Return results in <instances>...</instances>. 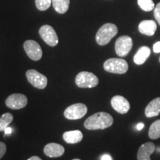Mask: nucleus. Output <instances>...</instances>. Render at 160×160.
Returning a JSON list of instances; mask_svg holds the SVG:
<instances>
[{
	"label": "nucleus",
	"instance_id": "f257e3e1",
	"mask_svg": "<svg viewBox=\"0 0 160 160\" xmlns=\"http://www.w3.org/2000/svg\"><path fill=\"white\" fill-rule=\"evenodd\" d=\"M113 119L111 114L105 112H99L91 116L85 120L84 126L88 130H103L111 127Z\"/></svg>",
	"mask_w": 160,
	"mask_h": 160
},
{
	"label": "nucleus",
	"instance_id": "f03ea898",
	"mask_svg": "<svg viewBox=\"0 0 160 160\" xmlns=\"http://www.w3.org/2000/svg\"><path fill=\"white\" fill-rule=\"evenodd\" d=\"M118 28L112 23H106L97 31L96 35V41L99 45H105L117 34Z\"/></svg>",
	"mask_w": 160,
	"mask_h": 160
},
{
	"label": "nucleus",
	"instance_id": "7ed1b4c3",
	"mask_svg": "<svg viewBox=\"0 0 160 160\" xmlns=\"http://www.w3.org/2000/svg\"><path fill=\"white\" fill-rule=\"evenodd\" d=\"M104 69L109 73L124 74L128 70V65L125 59L111 58L105 62Z\"/></svg>",
	"mask_w": 160,
	"mask_h": 160
},
{
	"label": "nucleus",
	"instance_id": "20e7f679",
	"mask_svg": "<svg viewBox=\"0 0 160 160\" xmlns=\"http://www.w3.org/2000/svg\"><path fill=\"white\" fill-rule=\"evenodd\" d=\"M75 82L81 88H92L99 84V79L93 73L88 71H82L77 74Z\"/></svg>",
	"mask_w": 160,
	"mask_h": 160
},
{
	"label": "nucleus",
	"instance_id": "39448f33",
	"mask_svg": "<svg viewBox=\"0 0 160 160\" xmlns=\"http://www.w3.org/2000/svg\"><path fill=\"white\" fill-rule=\"evenodd\" d=\"M88 112V108L85 104L77 103L68 107L64 111V116L66 119L77 120L85 117Z\"/></svg>",
	"mask_w": 160,
	"mask_h": 160
},
{
	"label": "nucleus",
	"instance_id": "423d86ee",
	"mask_svg": "<svg viewBox=\"0 0 160 160\" xmlns=\"http://www.w3.org/2000/svg\"><path fill=\"white\" fill-rule=\"evenodd\" d=\"M133 40L128 36H122L118 38L115 43V51L119 57H126L131 51Z\"/></svg>",
	"mask_w": 160,
	"mask_h": 160
},
{
	"label": "nucleus",
	"instance_id": "0eeeda50",
	"mask_svg": "<svg viewBox=\"0 0 160 160\" xmlns=\"http://www.w3.org/2000/svg\"><path fill=\"white\" fill-rule=\"evenodd\" d=\"M26 77L28 81L33 87L38 89L45 88L48 84V79L45 75L42 74L39 72L33 69H31L26 72Z\"/></svg>",
	"mask_w": 160,
	"mask_h": 160
},
{
	"label": "nucleus",
	"instance_id": "6e6552de",
	"mask_svg": "<svg viewBox=\"0 0 160 160\" xmlns=\"http://www.w3.org/2000/svg\"><path fill=\"white\" fill-rule=\"evenodd\" d=\"M26 54L33 61H38L42 57V50L39 44L34 40H27L23 45Z\"/></svg>",
	"mask_w": 160,
	"mask_h": 160
},
{
	"label": "nucleus",
	"instance_id": "1a4fd4ad",
	"mask_svg": "<svg viewBox=\"0 0 160 160\" xmlns=\"http://www.w3.org/2000/svg\"><path fill=\"white\" fill-rule=\"evenodd\" d=\"M39 33L44 42H45V43L51 47H54L59 43V39H58L57 33L51 26L48 25L42 26Z\"/></svg>",
	"mask_w": 160,
	"mask_h": 160
},
{
	"label": "nucleus",
	"instance_id": "9d476101",
	"mask_svg": "<svg viewBox=\"0 0 160 160\" xmlns=\"http://www.w3.org/2000/svg\"><path fill=\"white\" fill-rule=\"evenodd\" d=\"M28 104V98L21 93L10 95L5 100V105L9 108L19 110L25 108Z\"/></svg>",
	"mask_w": 160,
	"mask_h": 160
},
{
	"label": "nucleus",
	"instance_id": "9b49d317",
	"mask_svg": "<svg viewBox=\"0 0 160 160\" xmlns=\"http://www.w3.org/2000/svg\"><path fill=\"white\" fill-rule=\"evenodd\" d=\"M111 106L116 111L121 114H125L130 110V103L127 99L122 96H114L111 99Z\"/></svg>",
	"mask_w": 160,
	"mask_h": 160
},
{
	"label": "nucleus",
	"instance_id": "f8f14e48",
	"mask_svg": "<svg viewBox=\"0 0 160 160\" xmlns=\"http://www.w3.org/2000/svg\"><path fill=\"white\" fill-rule=\"evenodd\" d=\"M155 145L151 142L142 144L138 151L137 160H151L150 157L155 151Z\"/></svg>",
	"mask_w": 160,
	"mask_h": 160
},
{
	"label": "nucleus",
	"instance_id": "ddd939ff",
	"mask_svg": "<svg viewBox=\"0 0 160 160\" xmlns=\"http://www.w3.org/2000/svg\"><path fill=\"white\" fill-rule=\"evenodd\" d=\"M44 153L48 157H59L64 154L65 148L62 145H59V144L49 143L44 148Z\"/></svg>",
	"mask_w": 160,
	"mask_h": 160
},
{
	"label": "nucleus",
	"instance_id": "4468645a",
	"mask_svg": "<svg viewBox=\"0 0 160 160\" xmlns=\"http://www.w3.org/2000/svg\"><path fill=\"white\" fill-rule=\"evenodd\" d=\"M157 28V23L153 20H143L139 25V31L140 33L149 37L154 35Z\"/></svg>",
	"mask_w": 160,
	"mask_h": 160
},
{
	"label": "nucleus",
	"instance_id": "2eb2a0df",
	"mask_svg": "<svg viewBox=\"0 0 160 160\" xmlns=\"http://www.w3.org/2000/svg\"><path fill=\"white\" fill-rule=\"evenodd\" d=\"M145 116L148 118L159 116L160 113V97L153 99L146 107Z\"/></svg>",
	"mask_w": 160,
	"mask_h": 160
},
{
	"label": "nucleus",
	"instance_id": "dca6fc26",
	"mask_svg": "<svg viewBox=\"0 0 160 160\" xmlns=\"http://www.w3.org/2000/svg\"><path fill=\"white\" fill-rule=\"evenodd\" d=\"M62 137L65 142L68 144H76L82 140L83 134L79 130H75V131L65 132Z\"/></svg>",
	"mask_w": 160,
	"mask_h": 160
},
{
	"label": "nucleus",
	"instance_id": "f3484780",
	"mask_svg": "<svg viewBox=\"0 0 160 160\" xmlns=\"http://www.w3.org/2000/svg\"><path fill=\"white\" fill-rule=\"evenodd\" d=\"M151 54V50L147 46H143L138 50L137 53L133 57V61L138 65H141L146 62V60L148 59Z\"/></svg>",
	"mask_w": 160,
	"mask_h": 160
},
{
	"label": "nucleus",
	"instance_id": "a211bd4d",
	"mask_svg": "<svg viewBox=\"0 0 160 160\" xmlns=\"http://www.w3.org/2000/svg\"><path fill=\"white\" fill-rule=\"evenodd\" d=\"M52 3L55 11L60 14H63L69 8L70 0H52Z\"/></svg>",
	"mask_w": 160,
	"mask_h": 160
},
{
	"label": "nucleus",
	"instance_id": "6ab92c4d",
	"mask_svg": "<svg viewBox=\"0 0 160 160\" xmlns=\"http://www.w3.org/2000/svg\"><path fill=\"white\" fill-rule=\"evenodd\" d=\"M148 136L151 139H157L160 137V119L157 120L150 127Z\"/></svg>",
	"mask_w": 160,
	"mask_h": 160
},
{
	"label": "nucleus",
	"instance_id": "aec40b11",
	"mask_svg": "<svg viewBox=\"0 0 160 160\" xmlns=\"http://www.w3.org/2000/svg\"><path fill=\"white\" fill-rule=\"evenodd\" d=\"M13 120V117L11 113H5L0 118V131H4L8 127Z\"/></svg>",
	"mask_w": 160,
	"mask_h": 160
},
{
	"label": "nucleus",
	"instance_id": "412c9836",
	"mask_svg": "<svg viewBox=\"0 0 160 160\" xmlns=\"http://www.w3.org/2000/svg\"><path fill=\"white\" fill-rule=\"evenodd\" d=\"M139 8L144 11H151L155 8L153 0H137Z\"/></svg>",
	"mask_w": 160,
	"mask_h": 160
},
{
	"label": "nucleus",
	"instance_id": "4be33fe9",
	"mask_svg": "<svg viewBox=\"0 0 160 160\" xmlns=\"http://www.w3.org/2000/svg\"><path fill=\"white\" fill-rule=\"evenodd\" d=\"M35 3L38 10L44 11L49 8L51 4V0H35Z\"/></svg>",
	"mask_w": 160,
	"mask_h": 160
},
{
	"label": "nucleus",
	"instance_id": "5701e85b",
	"mask_svg": "<svg viewBox=\"0 0 160 160\" xmlns=\"http://www.w3.org/2000/svg\"><path fill=\"white\" fill-rule=\"evenodd\" d=\"M154 17L155 19H157L158 24L160 25V2L158 3L157 5L155 6Z\"/></svg>",
	"mask_w": 160,
	"mask_h": 160
},
{
	"label": "nucleus",
	"instance_id": "b1692460",
	"mask_svg": "<svg viewBox=\"0 0 160 160\" xmlns=\"http://www.w3.org/2000/svg\"><path fill=\"white\" fill-rule=\"evenodd\" d=\"M6 145L4 142H0V159L3 157V156L5 155V152H6Z\"/></svg>",
	"mask_w": 160,
	"mask_h": 160
},
{
	"label": "nucleus",
	"instance_id": "393cba45",
	"mask_svg": "<svg viewBox=\"0 0 160 160\" xmlns=\"http://www.w3.org/2000/svg\"><path fill=\"white\" fill-rule=\"evenodd\" d=\"M153 52L156 53H160V42H156L153 46Z\"/></svg>",
	"mask_w": 160,
	"mask_h": 160
},
{
	"label": "nucleus",
	"instance_id": "a878e982",
	"mask_svg": "<svg viewBox=\"0 0 160 160\" xmlns=\"http://www.w3.org/2000/svg\"><path fill=\"white\" fill-rule=\"evenodd\" d=\"M101 160H112V158L108 154H104L102 157H101Z\"/></svg>",
	"mask_w": 160,
	"mask_h": 160
},
{
	"label": "nucleus",
	"instance_id": "bb28decb",
	"mask_svg": "<svg viewBox=\"0 0 160 160\" xmlns=\"http://www.w3.org/2000/svg\"><path fill=\"white\" fill-rule=\"evenodd\" d=\"M144 128V124L143 123H139V124H137V129L138 130V131H141L142 129Z\"/></svg>",
	"mask_w": 160,
	"mask_h": 160
},
{
	"label": "nucleus",
	"instance_id": "cd10ccee",
	"mask_svg": "<svg viewBox=\"0 0 160 160\" xmlns=\"http://www.w3.org/2000/svg\"><path fill=\"white\" fill-rule=\"evenodd\" d=\"M28 160H42L41 158H39V157H37V156H33V157H31V158H29Z\"/></svg>",
	"mask_w": 160,
	"mask_h": 160
},
{
	"label": "nucleus",
	"instance_id": "c85d7f7f",
	"mask_svg": "<svg viewBox=\"0 0 160 160\" xmlns=\"http://www.w3.org/2000/svg\"><path fill=\"white\" fill-rule=\"evenodd\" d=\"M5 132V134H10V133H11V131H12V129L11 128H9V127H8L7 128H6L5 131H4Z\"/></svg>",
	"mask_w": 160,
	"mask_h": 160
},
{
	"label": "nucleus",
	"instance_id": "c756f323",
	"mask_svg": "<svg viewBox=\"0 0 160 160\" xmlns=\"http://www.w3.org/2000/svg\"><path fill=\"white\" fill-rule=\"evenodd\" d=\"M72 160H80L79 159H72Z\"/></svg>",
	"mask_w": 160,
	"mask_h": 160
},
{
	"label": "nucleus",
	"instance_id": "7c9ffc66",
	"mask_svg": "<svg viewBox=\"0 0 160 160\" xmlns=\"http://www.w3.org/2000/svg\"><path fill=\"white\" fill-rule=\"evenodd\" d=\"M159 62H160V57H159Z\"/></svg>",
	"mask_w": 160,
	"mask_h": 160
}]
</instances>
